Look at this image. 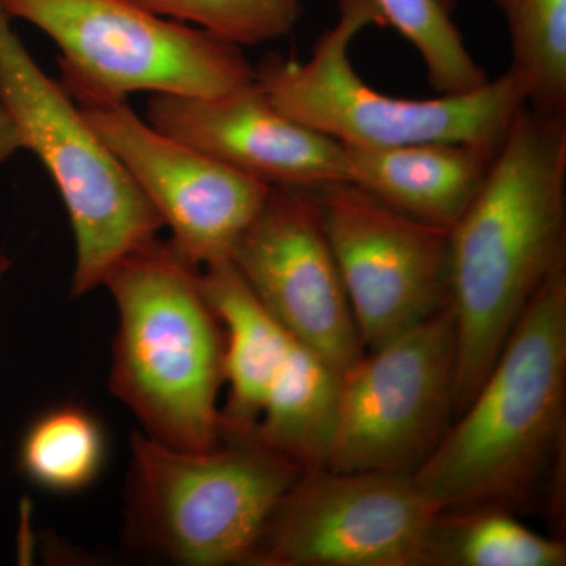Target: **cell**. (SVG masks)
<instances>
[{
    "label": "cell",
    "instance_id": "cell-1",
    "mask_svg": "<svg viewBox=\"0 0 566 566\" xmlns=\"http://www.w3.org/2000/svg\"><path fill=\"white\" fill-rule=\"evenodd\" d=\"M566 115L517 112L475 199L449 230L453 419L551 271L566 260ZM452 419V420H453Z\"/></svg>",
    "mask_w": 566,
    "mask_h": 566
},
{
    "label": "cell",
    "instance_id": "cell-2",
    "mask_svg": "<svg viewBox=\"0 0 566 566\" xmlns=\"http://www.w3.org/2000/svg\"><path fill=\"white\" fill-rule=\"evenodd\" d=\"M566 401V260L517 319L472 400L412 472L439 513L523 504L560 452Z\"/></svg>",
    "mask_w": 566,
    "mask_h": 566
},
{
    "label": "cell",
    "instance_id": "cell-3",
    "mask_svg": "<svg viewBox=\"0 0 566 566\" xmlns=\"http://www.w3.org/2000/svg\"><path fill=\"white\" fill-rule=\"evenodd\" d=\"M118 314L109 387L161 444L210 449L222 436L226 337L200 268L159 238L122 260L104 285Z\"/></svg>",
    "mask_w": 566,
    "mask_h": 566
},
{
    "label": "cell",
    "instance_id": "cell-4",
    "mask_svg": "<svg viewBox=\"0 0 566 566\" xmlns=\"http://www.w3.org/2000/svg\"><path fill=\"white\" fill-rule=\"evenodd\" d=\"M303 469L251 434L210 449L132 436L126 527L145 553L175 565H248L283 494Z\"/></svg>",
    "mask_w": 566,
    "mask_h": 566
},
{
    "label": "cell",
    "instance_id": "cell-5",
    "mask_svg": "<svg viewBox=\"0 0 566 566\" xmlns=\"http://www.w3.org/2000/svg\"><path fill=\"white\" fill-rule=\"evenodd\" d=\"M370 25H386L375 0H338V20L316 40L307 62L266 55L255 66V80L283 114L346 147L423 142L501 147L526 106L510 71L472 92L395 98L368 85L349 57L354 39Z\"/></svg>",
    "mask_w": 566,
    "mask_h": 566
},
{
    "label": "cell",
    "instance_id": "cell-6",
    "mask_svg": "<svg viewBox=\"0 0 566 566\" xmlns=\"http://www.w3.org/2000/svg\"><path fill=\"white\" fill-rule=\"evenodd\" d=\"M11 21L0 6V106L21 150L39 158L61 193L76 249L71 294L85 296L125 256L156 240L164 223L61 82L40 69Z\"/></svg>",
    "mask_w": 566,
    "mask_h": 566
},
{
    "label": "cell",
    "instance_id": "cell-7",
    "mask_svg": "<svg viewBox=\"0 0 566 566\" xmlns=\"http://www.w3.org/2000/svg\"><path fill=\"white\" fill-rule=\"evenodd\" d=\"M11 20L59 48L61 85L80 107L133 93L216 96L255 81L243 48L151 13L133 0H0Z\"/></svg>",
    "mask_w": 566,
    "mask_h": 566
},
{
    "label": "cell",
    "instance_id": "cell-8",
    "mask_svg": "<svg viewBox=\"0 0 566 566\" xmlns=\"http://www.w3.org/2000/svg\"><path fill=\"white\" fill-rule=\"evenodd\" d=\"M226 337L222 431L251 434L301 469L326 468L340 374L268 314L230 260L200 270Z\"/></svg>",
    "mask_w": 566,
    "mask_h": 566
},
{
    "label": "cell",
    "instance_id": "cell-9",
    "mask_svg": "<svg viewBox=\"0 0 566 566\" xmlns=\"http://www.w3.org/2000/svg\"><path fill=\"white\" fill-rule=\"evenodd\" d=\"M457 322L447 304L340 375L326 468L412 474L453 419Z\"/></svg>",
    "mask_w": 566,
    "mask_h": 566
},
{
    "label": "cell",
    "instance_id": "cell-10",
    "mask_svg": "<svg viewBox=\"0 0 566 566\" xmlns=\"http://www.w3.org/2000/svg\"><path fill=\"white\" fill-rule=\"evenodd\" d=\"M439 515L412 474L303 469L248 565L433 566Z\"/></svg>",
    "mask_w": 566,
    "mask_h": 566
},
{
    "label": "cell",
    "instance_id": "cell-11",
    "mask_svg": "<svg viewBox=\"0 0 566 566\" xmlns=\"http://www.w3.org/2000/svg\"><path fill=\"white\" fill-rule=\"evenodd\" d=\"M311 192L365 352L450 303L449 230L412 221L352 182Z\"/></svg>",
    "mask_w": 566,
    "mask_h": 566
},
{
    "label": "cell",
    "instance_id": "cell-12",
    "mask_svg": "<svg viewBox=\"0 0 566 566\" xmlns=\"http://www.w3.org/2000/svg\"><path fill=\"white\" fill-rule=\"evenodd\" d=\"M229 260L268 314L338 374L363 357L311 191L271 188Z\"/></svg>",
    "mask_w": 566,
    "mask_h": 566
},
{
    "label": "cell",
    "instance_id": "cell-13",
    "mask_svg": "<svg viewBox=\"0 0 566 566\" xmlns=\"http://www.w3.org/2000/svg\"><path fill=\"white\" fill-rule=\"evenodd\" d=\"M81 109L170 230L174 248L197 268L229 260L270 186L159 132L126 103Z\"/></svg>",
    "mask_w": 566,
    "mask_h": 566
},
{
    "label": "cell",
    "instance_id": "cell-14",
    "mask_svg": "<svg viewBox=\"0 0 566 566\" xmlns=\"http://www.w3.org/2000/svg\"><path fill=\"white\" fill-rule=\"evenodd\" d=\"M147 120L270 188L346 181L345 145L283 114L256 80L216 96L151 95Z\"/></svg>",
    "mask_w": 566,
    "mask_h": 566
},
{
    "label": "cell",
    "instance_id": "cell-15",
    "mask_svg": "<svg viewBox=\"0 0 566 566\" xmlns=\"http://www.w3.org/2000/svg\"><path fill=\"white\" fill-rule=\"evenodd\" d=\"M346 182L390 210L450 230L485 182L499 147L423 142L397 147H346Z\"/></svg>",
    "mask_w": 566,
    "mask_h": 566
},
{
    "label": "cell",
    "instance_id": "cell-16",
    "mask_svg": "<svg viewBox=\"0 0 566 566\" xmlns=\"http://www.w3.org/2000/svg\"><path fill=\"white\" fill-rule=\"evenodd\" d=\"M566 545L524 526L505 506L441 513L433 566H564Z\"/></svg>",
    "mask_w": 566,
    "mask_h": 566
},
{
    "label": "cell",
    "instance_id": "cell-17",
    "mask_svg": "<svg viewBox=\"0 0 566 566\" xmlns=\"http://www.w3.org/2000/svg\"><path fill=\"white\" fill-rule=\"evenodd\" d=\"M106 434L87 409L55 406L36 417L18 450V465L33 485L52 493H77L102 474Z\"/></svg>",
    "mask_w": 566,
    "mask_h": 566
},
{
    "label": "cell",
    "instance_id": "cell-18",
    "mask_svg": "<svg viewBox=\"0 0 566 566\" xmlns=\"http://www.w3.org/2000/svg\"><path fill=\"white\" fill-rule=\"evenodd\" d=\"M504 18L510 66L532 111L566 115V0H491Z\"/></svg>",
    "mask_w": 566,
    "mask_h": 566
},
{
    "label": "cell",
    "instance_id": "cell-19",
    "mask_svg": "<svg viewBox=\"0 0 566 566\" xmlns=\"http://www.w3.org/2000/svg\"><path fill=\"white\" fill-rule=\"evenodd\" d=\"M385 17L416 51L428 82L439 95H455L482 87L488 74L465 46L449 11L438 0H375Z\"/></svg>",
    "mask_w": 566,
    "mask_h": 566
},
{
    "label": "cell",
    "instance_id": "cell-20",
    "mask_svg": "<svg viewBox=\"0 0 566 566\" xmlns=\"http://www.w3.org/2000/svg\"><path fill=\"white\" fill-rule=\"evenodd\" d=\"M151 13L191 22L234 46H256L289 35L303 14L301 0H133Z\"/></svg>",
    "mask_w": 566,
    "mask_h": 566
},
{
    "label": "cell",
    "instance_id": "cell-21",
    "mask_svg": "<svg viewBox=\"0 0 566 566\" xmlns=\"http://www.w3.org/2000/svg\"><path fill=\"white\" fill-rule=\"evenodd\" d=\"M18 151H21L20 137L14 132L9 115L0 106V166L9 161Z\"/></svg>",
    "mask_w": 566,
    "mask_h": 566
},
{
    "label": "cell",
    "instance_id": "cell-22",
    "mask_svg": "<svg viewBox=\"0 0 566 566\" xmlns=\"http://www.w3.org/2000/svg\"><path fill=\"white\" fill-rule=\"evenodd\" d=\"M439 3H441L442 7L447 11H449L450 14H452V11L455 10L457 7V0H438Z\"/></svg>",
    "mask_w": 566,
    "mask_h": 566
},
{
    "label": "cell",
    "instance_id": "cell-23",
    "mask_svg": "<svg viewBox=\"0 0 566 566\" xmlns=\"http://www.w3.org/2000/svg\"><path fill=\"white\" fill-rule=\"evenodd\" d=\"M10 268L9 260L6 259V256H0V279L3 277V274L7 273V270Z\"/></svg>",
    "mask_w": 566,
    "mask_h": 566
}]
</instances>
